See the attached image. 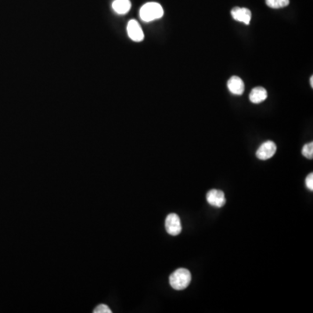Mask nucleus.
<instances>
[{"label":"nucleus","instance_id":"obj_1","mask_svg":"<svg viewBox=\"0 0 313 313\" xmlns=\"http://www.w3.org/2000/svg\"><path fill=\"white\" fill-rule=\"evenodd\" d=\"M170 284L174 290H184L187 288L191 281V274L184 268H179L170 275Z\"/></svg>","mask_w":313,"mask_h":313},{"label":"nucleus","instance_id":"obj_2","mask_svg":"<svg viewBox=\"0 0 313 313\" xmlns=\"http://www.w3.org/2000/svg\"><path fill=\"white\" fill-rule=\"evenodd\" d=\"M140 18L144 22H151L162 18L164 9L161 4L155 2H151L144 4L139 11Z\"/></svg>","mask_w":313,"mask_h":313},{"label":"nucleus","instance_id":"obj_3","mask_svg":"<svg viewBox=\"0 0 313 313\" xmlns=\"http://www.w3.org/2000/svg\"><path fill=\"white\" fill-rule=\"evenodd\" d=\"M277 151V145L272 141H267L259 146L256 156L260 160H267L272 158Z\"/></svg>","mask_w":313,"mask_h":313},{"label":"nucleus","instance_id":"obj_4","mask_svg":"<svg viewBox=\"0 0 313 313\" xmlns=\"http://www.w3.org/2000/svg\"><path fill=\"white\" fill-rule=\"evenodd\" d=\"M166 231L172 236L179 235L182 231V224L180 222L179 217L175 213H171L166 217Z\"/></svg>","mask_w":313,"mask_h":313},{"label":"nucleus","instance_id":"obj_5","mask_svg":"<svg viewBox=\"0 0 313 313\" xmlns=\"http://www.w3.org/2000/svg\"><path fill=\"white\" fill-rule=\"evenodd\" d=\"M127 33L130 39L135 42H141L144 39V34L140 25L136 20H130L127 25Z\"/></svg>","mask_w":313,"mask_h":313},{"label":"nucleus","instance_id":"obj_6","mask_svg":"<svg viewBox=\"0 0 313 313\" xmlns=\"http://www.w3.org/2000/svg\"><path fill=\"white\" fill-rule=\"evenodd\" d=\"M206 200L209 204L215 207H222L225 205V196L223 191L220 190H216L213 189L208 191V193L206 194Z\"/></svg>","mask_w":313,"mask_h":313},{"label":"nucleus","instance_id":"obj_7","mask_svg":"<svg viewBox=\"0 0 313 313\" xmlns=\"http://www.w3.org/2000/svg\"><path fill=\"white\" fill-rule=\"evenodd\" d=\"M231 16L236 21L249 25L252 19V12L247 8L235 7L231 10Z\"/></svg>","mask_w":313,"mask_h":313},{"label":"nucleus","instance_id":"obj_8","mask_svg":"<svg viewBox=\"0 0 313 313\" xmlns=\"http://www.w3.org/2000/svg\"><path fill=\"white\" fill-rule=\"evenodd\" d=\"M227 87L230 92L235 95H242L245 90V84L243 80L237 76H233L230 78L227 83Z\"/></svg>","mask_w":313,"mask_h":313},{"label":"nucleus","instance_id":"obj_9","mask_svg":"<svg viewBox=\"0 0 313 313\" xmlns=\"http://www.w3.org/2000/svg\"><path fill=\"white\" fill-rule=\"evenodd\" d=\"M267 98V91L263 87H255L250 93V100L254 104H259Z\"/></svg>","mask_w":313,"mask_h":313},{"label":"nucleus","instance_id":"obj_10","mask_svg":"<svg viewBox=\"0 0 313 313\" xmlns=\"http://www.w3.org/2000/svg\"><path fill=\"white\" fill-rule=\"evenodd\" d=\"M131 2L130 0H115L112 3V8L118 14H126L131 9Z\"/></svg>","mask_w":313,"mask_h":313},{"label":"nucleus","instance_id":"obj_11","mask_svg":"<svg viewBox=\"0 0 313 313\" xmlns=\"http://www.w3.org/2000/svg\"><path fill=\"white\" fill-rule=\"evenodd\" d=\"M266 3L269 7L279 9L287 6L290 4V0H266Z\"/></svg>","mask_w":313,"mask_h":313},{"label":"nucleus","instance_id":"obj_12","mask_svg":"<svg viewBox=\"0 0 313 313\" xmlns=\"http://www.w3.org/2000/svg\"><path fill=\"white\" fill-rule=\"evenodd\" d=\"M302 154L306 157V159H313V143H308L305 144V146L302 149Z\"/></svg>","mask_w":313,"mask_h":313},{"label":"nucleus","instance_id":"obj_13","mask_svg":"<svg viewBox=\"0 0 313 313\" xmlns=\"http://www.w3.org/2000/svg\"><path fill=\"white\" fill-rule=\"evenodd\" d=\"M94 313H111L112 311L106 305H99L93 311Z\"/></svg>","mask_w":313,"mask_h":313},{"label":"nucleus","instance_id":"obj_14","mask_svg":"<svg viewBox=\"0 0 313 313\" xmlns=\"http://www.w3.org/2000/svg\"><path fill=\"white\" fill-rule=\"evenodd\" d=\"M306 184L310 191H313V173H310L306 179Z\"/></svg>","mask_w":313,"mask_h":313},{"label":"nucleus","instance_id":"obj_15","mask_svg":"<svg viewBox=\"0 0 313 313\" xmlns=\"http://www.w3.org/2000/svg\"><path fill=\"white\" fill-rule=\"evenodd\" d=\"M311 87H312V88H313V76H312V77H311Z\"/></svg>","mask_w":313,"mask_h":313}]
</instances>
